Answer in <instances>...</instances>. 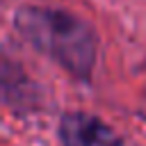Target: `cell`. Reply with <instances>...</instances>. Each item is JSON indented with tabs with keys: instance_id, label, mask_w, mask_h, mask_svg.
<instances>
[{
	"instance_id": "cell-1",
	"label": "cell",
	"mask_w": 146,
	"mask_h": 146,
	"mask_svg": "<svg viewBox=\"0 0 146 146\" xmlns=\"http://www.w3.org/2000/svg\"><path fill=\"white\" fill-rule=\"evenodd\" d=\"M14 27L23 41L62 66L71 78L87 82L98 57V36L89 23L64 9L21 7Z\"/></svg>"
},
{
	"instance_id": "cell-2",
	"label": "cell",
	"mask_w": 146,
	"mask_h": 146,
	"mask_svg": "<svg viewBox=\"0 0 146 146\" xmlns=\"http://www.w3.org/2000/svg\"><path fill=\"white\" fill-rule=\"evenodd\" d=\"M62 146H125V141L98 116L87 112H68L59 121Z\"/></svg>"
}]
</instances>
